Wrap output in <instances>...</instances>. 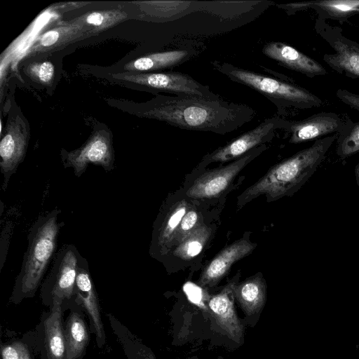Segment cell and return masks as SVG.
I'll return each instance as SVG.
<instances>
[{"label": "cell", "instance_id": "cell-1", "mask_svg": "<svg viewBox=\"0 0 359 359\" xmlns=\"http://www.w3.org/2000/svg\"><path fill=\"white\" fill-rule=\"evenodd\" d=\"M140 115L181 129L225 135L251 121L256 111L246 104L222 99L158 95Z\"/></svg>", "mask_w": 359, "mask_h": 359}, {"label": "cell", "instance_id": "cell-2", "mask_svg": "<svg viewBox=\"0 0 359 359\" xmlns=\"http://www.w3.org/2000/svg\"><path fill=\"white\" fill-rule=\"evenodd\" d=\"M61 210L55 208L40 215L29 229L28 245L16 276L10 302L19 304L35 296L47 268L56 254L57 238L64 222H58Z\"/></svg>", "mask_w": 359, "mask_h": 359}, {"label": "cell", "instance_id": "cell-3", "mask_svg": "<svg viewBox=\"0 0 359 359\" xmlns=\"http://www.w3.org/2000/svg\"><path fill=\"white\" fill-rule=\"evenodd\" d=\"M335 137L317 140L310 147L271 167L241 195L238 205H243L260 195L273 201L294 193L314 172Z\"/></svg>", "mask_w": 359, "mask_h": 359}, {"label": "cell", "instance_id": "cell-4", "mask_svg": "<svg viewBox=\"0 0 359 359\" xmlns=\"http://www.w3.org/2000/svg\"><path fill=\"white\" fill-rule=\"evenodd\" d=\"M212 68L230 80L259 93L278 108L319 106L322 100L309 90L294 84L236 67L229 62L214 61Z\"/></svg>", "mask_w": 359, "mask_h": 359}, {"label": "cell", "instance_id": "cell-5", "mask_svg": "<svg viewBox=\"0 0 359 359\" xmlns=\"http://www.w3.org/2000/svg\"><path fill=\"white\" fill-rule=\"evenodd\" d=\"M80 253L72 244H65L55 254L50 271L42 282L40 297L48 308L54 303L65 311L73 302Z\"/></svg>", "mask_w": 359, "mask_h": 359}, {"label": "cell", "instance_id": "cell-6", "mask_svg": "<svg viewBox=\"0 0 359 359\" xmlns=\"http://www.w3.org/2000/svg\"><path fill=\"white\" fill-rule=\"evenodd\" d=\"M114 79L139 85L153 92H165L177 96H192L217 100L221 97L210 87L189 74L179 72H125L113 74Z\"/></svg>", "mask_w": 359, "mask_h": 359}, {"label": "cell", "instance_id": "cell-7", "mask_svg": "<svg viewBox=\"0 0 359 359\" xmlns=\"http://www.w3.org/2000/svg\"><path fill=\"white\" fill-rule=\"evenodd\" d=\"M64 311L61 304L54 302L42 313L35 329L26 333L41 359H66Z\"/></svg>", "mask_w": 359, "mask_h": 359}, {"label": "cell", "instance_id": "cell-8", "mask_svg": "<svg viewBox=\"0 0 359 359\" xmlns=\"http://www.w3.org/2000/svg\"><path fill=\"white\" fill-rule=\"evenodd\" d=\"M65 168H72L79 177L89 164L99 165L106 172L114 168V152L111 135L106 130L95 132L79 148L71 151L61 152Z\"/></svg>", "mask_w": 359, "mask_h": 359}, {"label": "cell", "instance_id": "cell-9", "mask_svg": "<svg viewBox=\"0 0 359 359\" xmlns=\"http://www.w3.org/2000/svg\"><path fill=\"white\" fill-rule=\"evenodd\" d=\"M266 149V144H262L226 166L204 172L194 180L186 195L194 199L219 196L246 165Z\"/></svg>", "mask_w": 359, "mask_h": 359}, {"label": "cell", "instance_id": "cell-10", "mask_svg": "<svg viewBox=\"0 0 359 359\" xmlns=\"http://www.w3.org/2000/svg\"><path fill=\"white\" fill-rule=\"evenodd\" d=\"M73 302L81 306L85 312L90 322V331L95 335L96 344L98 348H102L106 343V334L98 296L90 276L88 262L81 255L77 267Z\"/></svg>", "mask_w": 359, "mask_h": 359}, {"label": "cell", "instance_id": "cell-11", "mask_svg": "<svg viewBox=\"0 0 359 359\" xmlns=\"http://www.w3.org/2000/svg\"><path fill=\"white\" fill-rule=\"evenodd\" d=\"M278 117L265 118L255 128L241 134L225 145L219 147L203 158V164L236 160L262 144L272 140L279 128Z\"/></svg>", "mask_w": 359, "mask_h": 359}, {"label": "cell", "instance_id": "cell-12", "mask_svg": "<svg viewBox=\"0 0 359 359\" xmlns=\"http://www.w3.org/2000/svg\"><path fill=\"white\" fill-rule=\"evenodd\" d=\"M28 144V132L20 118L12 119L0 142V167L4 176L2 189L6 191L11 177L23 161Z\"/></svg>", "mask_w": 359, "mask_h": 359}, {"label": "cell", "instance_id": "cell-13", "mask_svg": "<svg viewBox=\"0 0 359 359\" xmlns=\"http://www.w3.org/2000/svg\"><path fill=\"white\" fill-rule=\"evenodd\" d=\"M279 128L290 133V143L298 144L342 130V123L335 114L321 113L302 121L279 118Z\"/></svg>", "mask_w": 359, "mask_h": 359}, {"label": "cell", "instance_id": "cell-14", "mask_svg": "<svg viewBox=\"0 0 359 359\" xmlns=\"http://www.w3.org/2000/svg\"><path fill=\"white\" fill-rule=\"evenodd\" d=\"M257 244L241 238L222 250L204 268L198 283L201 286L217 284L236 262L250 255Z\"/></svg>", "mask_w": 359, "mask_h": 359}, {"label": "cell", "instance_id": "cell-15", "mask_svg": "<svg viewBox=\"0 0 359 359\" xmlns=\"http://www.w3.org/2000/svg\"><path fill=\"white\" fill-rule=\"evenodd\" d=\"M262 51L266 57L279 65L308 76L313 77L327 73L325 68L317 61L287 43L279 41L269 42L263 46Z\"/></svg>", "mask_w": 359, "mask_h": 359}, {"label": "cell", "instance_id": "cell-16", "mask_svg": "<svg viewBox=\"0 0 359 359\" xmlns=\"http://www.w3.org/2000/svg\"><path fill=\"white\" fill-rule=\"evenodd\" d=\"M233 282L226 285L220 292L212 296L208 302V308L217 325L227 336L236 341H240L243 328L238 318L234 308Z\"/></svg>", "mask_w": 359, "mask_h": 359}, {"label": "cell", "instance_id": "cell-17", "mask_svg": "<svg viewBox=\"0 0 359 359\" xmlns=\"http://www.w3.org/2000/svg\"><path fill=\"white\" fill-rule=\"evenodd\" d=\"M195 55L196 50L186 46L141 56L126 63L123 69L128 72L141 73L172 69L189 61Z\"/></svg>", "mask_w": 359, "mask_h": 359}, {"label": "cell", "instance_id": "cell-18", "mask_svg": "<svg viewBox=\"0 0 359 359\" xmlns=\"http://www.w3.org/2000/svg\"><path fill=\"white\" fill-rule=\"evenodd\" d=\"M69 314L64 322L67 346L66 359H83L90 342V328L86 313L73 302L68 307Z\"/></svg>", "mask_w": 359, "mask_h": 359}, {"label": "cell", "instance_id": "cell-19", "mask_svg": "<svg viewBox=\"0 0 359 359\" xmlns=\"http://www.w3.org/2000/svg\"><path fill=\"white\" fill-rule=\"evenodd\" d=\"M332 46L335 53L324 55L326 63L339 73L359 78V45L342 38Z\"/></svg>", "mask_w": 359, "mask_h": 359}, {"label": "cell", "instance_id": "cell-20", "mask_svg": "<svg viewBox=\"0 0 359 359\" xmlns=\"http://www.w3.org/2000/svg\"><path fill=\"white\" fill-rule=\"evenodd\" d=\"M233 294L247 315L258 313L264 305L266 296V286L262 274L258 273L240 284H236Z\"/></svg>", "mask_w": 359, "mask_h": 359}, {"label": "cell", "instance_id": "cell-21", "mask_svg": "<svg viewBox=\"0 0 359 359\" xmlns=\"http://www.w3.org/2000/svg\"><path fill=\"white\" fill-rule=\"evenodd\" d=\"M288 13L311 7H318L333 17H347L359 12V0H323L278 4Z\"/></svg>", "mask_w": 359, "mask_h": 359}, {"label": "cell", "instance_id": "cell-22", "mask_svg": "<svg viewBox=\"0 0 359 359\" xmlns=\"http://www.w3.org/2000/svg\"><path fill=\"white\" fill-rule=\"evenodd\" d=\"M187 210L188 203L183 200L177 203L166 215L157 233L158 247L164 248L172 243L177 229Z\"/></svg>", "mask_w": 359, "mask_h": 359}, {"label": "cell", "instance_id": "cell-23", "mask_svg": "<svg viewBox=\"0 0 359 359\" xmlns=\"http://www.w3.org/2000/svg\"><path fill=\"white\" fill-rule=\"evenodd\" d=\"M211 235V229L200 224L189 234L173 251V255L182 259L189 260L201 253Z\"/></svg>", "mask_w": 359, "mask_h": 359}, {"label": "cell", "instance_id": "cell-24", "mask_svg": "<svg viewBox=\"0 0 359 359\" xmlns=\"http://www.w3.org/2000/svg\"><path fill=\"white\" fill-rule=\"evenodd\" d=\"M34 353L27 334L20 339L1 343V359H35Z\"/></svg>", "mask_w": 359, "mask_h": 359}, {"label": "cell", "instance_id": "cell-25", "mask_svg": "<svg viewBox=\"0 0 359 359\" xmlns=\"http://www.w3.org/2000/svg\"><path fill=\"white\" fill-rule=\"evenodd\" d=\"M126 15V13L117 10L94 11L87 14L84 21L97 29H103L122 20Z\"/></svg>", "mask_w": 359, "mask_h": 359}, {"label": "cell", "instance_id": "cell-26", "mask_svg": "<svg viewBox=\"0 0 359 359\" xmlns=\"http://www.w3.org/2000/svg\"><path fill=\"white\" fill-rule=\"evenodd\" d=\"M359 151V122L353 124L347 129L337 149L338 154L347 157Z\"/></svg>", "mask_w": 359, "mask_h": 359}, {"label": "cell", "instance_id": "cell-27", "mask_svg": "<svg viewBox=\"0 0 359 359\" xmlns=\"http://www.w3.org/2000/svg\"><path fill=\"white\" fill-rule=\"evenodd\" d=\"M28 74L41 84H49L54 77L55 67L47 60L32 63L28 67Z\"/></svg>", "mask_w": 359, "mask_h": 359}, {"label": "cell", "instance_id": "cell-28", "mask_svg": "<svg viewBox=\"0 0 359 359\" xmlns=\"http://www.w3.org/2000/svg\"><path fill=\"white\" fill-rule=\"evenodd\" d=\"M199 216L196 211L190 210L183 217L175 233L174 241L178 245L189 234L194 231L201 224L198 222Z\"/></svg>", "mask_w": 359, "mask_h": 359}, {"label": "cell", "instance_id": "cell-29", "mask_svg": "<svg viewBox=\"0 0 359 359\" xmlns=\"http://www.w3.org/2000/svg\"><path fill=\"white\" fill-rule=\"evenodd\" d=\"M183 290L190 302L205 311L209 309L210 298L208 299L207 293L201 287L193 283L187 282L184 285Z\"/></svg>", "mask_w": 359, "mask_h": 359}, {"label": "cell", "instance_id": "cell-30", "mask_svg": "<svg viewBox=\"0 0 359 359\" xmlns=\"http://www.w3.org/2000/svg\"><path fill=\"white\" fill-rule=\"evenodd\" d=\"M59 29H53L44 33L38 41L37 45L43 47H49L55 44L60 37Z\"/></svg>", "mask_w": 359, "mask_h": 359}, {"label": "cell", "instance_id": "cell-31", "mask_svg": "<svg viewBox=\"0 0 359 359\" xmlns=\"http://www.w3.org/2000/svg\"><path fill=\"white\" fill-rule=\"evenodd\" d=\"M337 96L344 103L359 111V95L339 89L337 92Z\"/></svg>", "mask_w": 359, "mask_h": 359}, {"label": "cell", "instance_id": "cell-32", "mask_svg": "<svg viewBox=\"0 0 359 359\" xmlns=\"http://www.w3.org/2000/svg\"><path fill=\"white\" fill-rule=\"evenodd\" d=\"M355 176H356V180H357L358 184L359 186V163L355 167Z\"/></svg>", "mask_w": 359, "mask_h": 359}]
</instances>
